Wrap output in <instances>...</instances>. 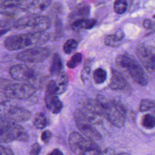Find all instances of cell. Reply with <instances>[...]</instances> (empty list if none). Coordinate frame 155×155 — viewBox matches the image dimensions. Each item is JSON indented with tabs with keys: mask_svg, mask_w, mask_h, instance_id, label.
Returning <instances> with one entry per match:
<instances>
[{
	"mask_svg": "<svg viewBox=\"0 0 155 155\" xmlns=\"http://www.w3.org/2000/svg\"><path fill=\"white\" fill-rule=\"evenodd\" d=\"M63 62L59 54L56 53L52 58L50 67V73L53 76H57L62 72Z\"/></svg>",
	"mask_w": 155,
	"mask_h": 155,
	"instance_id": "cell-19",
	"label": "cell"
},
{
	"mask_svg": "<svg viewBox=\"0 0 155 155\" xmlns=\"http://www.w3.org/2000/svg\"><path fill=\"white\" fill-rule=\"evenodd\" d=\"M78 45V42L73 39H69L65 41L63 45V50L65 54H70L73 53Z\"/></svg>",
	"mask_w": 155,
	"mask_h": 155,
	"instance_id": "cell-24",
	"label": "cell"
},
{
	"mask_svg": "<svg viewBox=\"0 0 155 155\" xmlns=\"http://www.w3.org/2000/svg\"><path fill=\"white\" fill-rule=\"evenodd\" d=\"M109 86L113 90H124L128 86V82L123 75L116 70H112Z\"/></svg>",
	"mask_w": 155,
	"mask_h": 155,
	"instance_id": "cell-15",
	"label": "cell"
},
{
	"mask_svg": "<svg viewBox=\"0 0 155 155\" xmlns=\"http://www.w3.org/2000/svg\"><path fill=\"white\" fill-rule=\"evenodd\" d=\"M90 12V8L87 5H83L82 7H79L77 10H75L73 16L76 17H87L88 16Z\"/></svg>",
	"mask_w": 155,
	"mask_h": 155,
	"instance_id": "cell-28",
	"label": "cell"
},
{
	"mask_svg": "<svg viewBox=\"0 0 155 155\" xmlns=\"http://www.w3.org/2000/svg\"><path fill=\"white\" fill-rule=\"evenodd\" d=\"M51 137V133L48 130L43 131L41 135V139L42 141L45 143H47L49 141Z\"/></svg>",
	"mask_w": 155,
	"mask_h": 155,
	"instance_id": "cell-31",
	"label": "cell"
},
{
	"mask_svg": "<svg viewBox=\"0 0 155 155\" xmlns=\"http://www.w3.org/2000/svg\"><path fill=\"white\" fill-rule=\"evenodd\" d=\"M50 50L47 47H34L24 50L16 55V58L20 61L28 63L41 62L45 61L50 55Z\"/></svg>",
	"mask_w": 155,
	"mask_h": 155,
	"instance_id": "cell-8",
	"label": "cell"
},
{
	"mask_svg": "<svg viewBox=\"0 0 155 155\" xmlns=\"http://www.w3.org/2000/svg\"><path fill=\"white\" fill-rule=\"evenodd\" d=\"M50 25V19L48 16L41 15L20 18L15 24L14 27L18 30H29L31 33H42L49 28Z\"/></svg>",
	"mask_w": 155,
	"mask_h": 155,
	"instance_id": "cell-5",
	"label": "cell"
},
{
	"mask_svg": "<svg viewBox=\"0 0 155 155\" xmlns=\"http://www.w3.org/2000/svg\"><path fill=\"white\" fill-rule=\"evenodd\" d=\"M116 65L128 73L137 84L145 86L148 84L147 76L140 64L133 57L127 54H119L116 58Z\"/></svg>",
	"mask_w": 155,
	"mask_h": 155,
	"instance_id": "cell-3",
	"label": "cell"
},
{
	"mask_svg": "<svg viewBox=\"0 0 155 155\" xmlns=\"http://www.w3.org/2000/svg\"><path fill=\"white\" fill-rule=\"evenodd\" d=\"M29 1H1L0 2L1 13L13 15L21 10H26Z\"/></svg>",
	"mask_w": 155,
	"mask_h": 155,
	"instance_id": "cell-13",
	"label": "cell"
},
{
	"mask_svg": "<svg viewBox=\"0 0 155 155\" xmlns=\"http://www.w3.org/2000/svg\"><path fill=\"white\" fill-rule=\"evenodd\" d=\"M153 18H155V15L153 16ZM151 29L153 30H155V21L154 22H153V25H152V27H151Z\"/></svg>",
	"mask_w": 155,
	"mask_h": 155,
	"instance_id": "cell-37",
	"label": "cell"
},
{
	"mask_svg": "<svg viewBox=\"0 0 155 155\" xmlns=\"http://www.w3.org/2000/svg\"><path fill=\"white\" fill-rule=\"evenodd\" d=\"M99 152L100 151L97 146H96L87 149L83 153L82 155H98Z\"/></svg>",
	"mask_w": 155,
	"mask_h": 155,
	"instance_id": "cell-32",
	"label": "cell"
},
{
	"mask_svg": "<svg viewBox=\"0 0 155 155\" xmlns=\"http://www.w3.org/2000/svg\"><path fill=\"white\" fill-rule=\"evenodd\" d=\"M114 151L111 148H107L99 152L98 155H114Z\"/></svg>",
	"mask_w": 155,
	"mask_h": 155,
	"instance_id": "cell-34",
	"label": "cell"
},
{
	"mask_svg": "<svg viewBox=\"0 0 155 155\" xmlns=\"http://www.w3.org/2000/svg\"><path fill=\"white\" fill-rule=\"evenodd\" d=\"M124 33L121 30H120L117 31L116 34H112L106 36L104 39V42L105 45L111 47H116L120 45V41L124 38Z\"/></svg>",
	"mask_w": 155,
	"mask_h": 155,
	"instance_id": "cell-20",
	"label": "cell"
},
{
	"mask_svg": "<svg viewBox=\"0 0 155 155\" xmlns=\"http://www.w3.org/2000/svg\"><path fill=\"white\" fill-rule=\"evenodd\" d=\"M74 117L78 128L87 137V139L93 141L98 140L101 139V134L93 126V124L79 117L74 116Z\"/></svg>",
	"mask_w": 155,
	"mask_h": 155,
	"instance_id": "cell-14",
	"label": "cell"
},
{
	"mask_svg": "<svg viewBox=\"0 0 155 155\" xmlns=\"http://www.w3.org/2000/svg\"><path fill=\"white\" fill-rule=\"evenodd\" d=\"M95 19H80L75 20L71 24V29L74 31H80L84 29H91L96 24Z\"/></svg>",
	"mask_w": 155,
	"mask_h": 155,
	"instance_id": "cell-18",
	"label": "cell"
},
{
	"mask_svg": "<svg viewBox=\"0 0 155 155\" xmlns=\"http://www.w3.org/2000/svg\"><path fill=\"white\" fill-rule=\"evenodd\" d=\"M136 53L145 70L150 73L155 72V47L142 43L136 47Z\"/></svg>",
	"mask_w": 155,
	"mask_h": 155,
	"instance_id": "cell-7",
	"label": "cell"
},
{
	"mask_svg": "<svg viewBox=\"0 0 155 155\" xmlns=\"http://www.w3.org/2000/svg\"><path fill=\"white\" fill-rule=\"evenodd\" d=\"M41 151L40 145L36 142L32 145L29 152V155H38Z\"/></svg>",
	"mask_w": 155,
	"mask_h": 155,
	"instance_id": "cell-30",
	"label": "cell"
},
{
	"mask_svg": "<svg viewBox=\"0 0 155 155\" xmlns=\"http://www.w3.org/2000/svg\"><path fill=\"white\" fill-rule=\"evenodd\" d=\"M33 126L37 129H43L48 125V120L46 116L42 112L37 113L33 119Z\"/></svg>",
	"mask_w": 155,
	"mask_h": 155,
	"instance_id": "cell-21",
	"label": "cell"
},
{
	"mask_svg": "<svg viewBox=\"0 0 155 155\" xmlns=\"http://www.w3.org/2000/svg\"><path fill=\"white\" fill-rule=\"evenodd\" d=\"M0 155H14V153L9 147L1 145L0 148Z\"/></svg>",
	"mask_w": 155,
	"mask_h": 155,
	"instance_id": "cell-33",
	"label": "cell"
},
{
	"mask_svg": "<svg viewBox=\"0 0 155 155\" xmlns=\"http://www.w3.org/2000/svg\"><path fill=\"white\" fill-rule=\"evenodd\" d=\"M155 108V100L144 99L140 101L139 110L140 111H147Z\"/></svg>",
	"mask_w": 155,
	"mask_h": 155,
	"instance_id": "cell-25",
	"label": "cell"
},
{
	"mask_svg": "<svg viewBox=\"0 0 155 155\" xmlns=\"http://www.w3.org/2000/svg\"><path fill=\"white\" fill-rule=\"evenodd\" d=\"M44 101L47 108L53 114H58L63 108V104L58 95L45 93Z\"/></svg>",
	"mask_w": 155,
	"mask_h": 155,
	"instance_id": "cell-16",
	"label": "cell"
},
{
	"mask_svg": "<svg viewBox=\"0 0 155 155\" xmlns=\"http://www.w3.org/2000/svg\"><path fill=\"white\" fill-rule=\"evenodd\" d=\"M29 136L22 126L1 117L0 140L1 143H8L14 140L27 142Z\"/></svg>",
	"mask_w": 155,
	"mask_h": 155,
	"instance_id": "cell-4",
	"label": "cell"
},
{
	"mask_svg": "<svg viewBox=\"0 0 155 155\" xmlns=\"http://www.w3.org/2000/svg\"><path fill=\"white\" fill-rule=\"evenodd\" d=\"M48 155H63V154L59 149L55 148L52 150Z\"/></svg>",
	"mask_w": 155,
	"mask_h": 155,
	"instance_id": "cell-36",
	"label": "cell"
},
{
	"mask_svg": "<svg viewBox=\"0 0 155 155\" xmlns=\"http://www.w3.org/2000/svg\"><path fill=\"white\" fill-rule=\"evenodd\" d=\"M107 72L102 68H97L93 71V79L94 82L97 84H101L104 83L107 79Z\"/></svg>",
	"mask_w": 155,
	"mask_h": 155,
	"instance_id": "cell-22",
	"label": "cell"
},
{
	"mask_svg": "<svg viewBox=\"0 0 155 155\" xmlns=\"http://www.w3.org/2000/svg\"><path fill=\"white\" fill-rule=\"evenodd\" d=\"M68 79L65 73L62 72L47 84L45 93L59 95L64 93L68 87Z\"/></svg>",
	"mask_w": 155,
	"mask_h": 155,
	"instance_id": "cell-12",
	"label": "cell"
},
{
	"mask_svg": "<svg viewBox=\"0 0 155 155\" xmlns=\"http://www.w3.org/2000/svg\"><path fill=\"white\" fill-rule=\"evenodd\" d=\"M31 112L27 109L19 106L10 105L5 108L4 115H1L2 117L15 122H25L30 119Z\"/></svg>",
	"mask_w": 155,
	"mask_h": 155,
	"instance_id": "cell-10",
	"label": "cell"
},
{
	"mask_svg": "<svg viewBox=\"0 0 155 155\" xmlns=\"http://www.w3.org/2000/svg\"><path fill=\"white\" fill-rule=\"evenodd\" d=\"M82 59V55L81 53H76L74 54L70 59L67 62V66L69 68H74L81 64Z\"/></svg>",
	"mask_w": 155,
	"mask_h": 155,
	"instance_id": "cell-26",
	"label": "cell"
},
{
	"mask_svg": "<svg viewBox=\"0 0 155 155\" xmlns=\"http://www.w3.org/2000/svg\"><path fill=\"white\" fill-rule=\"evenodd\" d=\"M153 22L148 19H145L143 22V27L146 29H151Z\"/></svg>",
	"mask_w": 155,
	"mask_h": 155,
	"instance_id": "cell-35",
	"label": "cell"
},
{
	"mask_svg": "<svg viewBox=\"0 0 155 155\" xmlns=\"http://www.w3.org/2000/svg\"><path fill=\"white\" fill-rule=\"evenodd\" d=\"M51 1L48 0H36L30 1L26 11L31 14H39L44 12L50 4Z\"/></svg>",
	"mask_w": 155,
	"mask_h": 155,
	"instance_id": "cell-17",
	"label": "cell"
},
{
	"mask_svg": "<svg viewBox=\"0 0 155 155\" xmlns=\"http://www.w3.org/2000/svg\"><path fill=\"white\" fill-rule=\"evenodd\" d=\"M113 8L114 12L117 14L125 13L127 9V3L125 1L117 0L114 2Z\"/></svg>",
	"mask_w": 155,
	"mask_h": 155,
	"instance_id": "cell-27",
	"label": "cell"
},
{
	"mask_svg": "<svg viewBox=\"0 0 155 155\" xmlns=\"http://www.w3.org/2000/svg\"><path fill=\"white\" fill-rule=\"evenodd\" d=\"M142 125L147 129H152L155 127V117L151 114L143 116L141 120Z\"/></svg>",
	"mask_w": 155,
	"mask_h": 155,
	"instance_id": "cell-23",
	"label": "cell"
},
{
	"mask_svg": "<svg viewBox=\"0 0 155 155\" xmlns=\"http://www.w3.org/2000/svg\"><path fill=\"white\" fill-rule=\"evenodd\" d=\"M36 91V87L30 84H11L4 90L6 97L15 100L26 99L33 96Z\"/></svg>",
	"mask_w": 155,
	"mask_h": 155,
	"instance_id": "cell-6",
	"label": "cell"
},
{
	"mask_svg": "<svg viewBox=\"0 0 155 155\" xmlns=\"http://www.w3.org/2000/svg\"><path fill=\"white\" fill-rule=\"evenodd\" d=\"M48 40V36L47 33L30 32L9 36L5 39L4 45L7 50L15 51L32 45L42 44Z\"/></svg>",
	"mask_w": 155,
	"mask_h": 155,
	"instance_id": "cell-2",
	"label": "cell"
},
{
	"mask_svg": "<svg viewBox=\"0 0 155 155\" xmlns=\"http://www.w3.org/2000/svg\"><path fill=\"white\" fill-rule=\"evenodd\" d=\"M91 61L90 59H87L84 65V69L82 71V79L87 77L91 71Z\"/></svg>",
	"mask_w": 155,
	"mask_h": 155,
	"instance_id": "cell-29",
	"label": "cell"
},
{
	"mask_svg": "<svg viewBox=\"0 0 155 155\" xmlns=\"http://www.w3.org/2000/svg\"><path fill=\"white\" fill-rule=\"evenodd\" d=\"M103 117L106 118L112 125L116 127H122L125 122L127 109L119 100H108L104 96L99 95L96 97Z\"/></svg>",
	"mask_w": 155,
	"mask_h": 155,
	"instance_id": "cell-1",
	"label": "cell"
},
{
	"mask_svg": "<svg viewBox=\"0 0 155 155\" xmlns=\"http://www.w3.org/2000/svg\"><path fill=\"white\" fill-rule=\"evenodd\" d=\"M114 155H130V154L127 153H118V154H114Z\"/></svg>",
	"mask_w": 155,
	"mask_h": 155,
	"instance_id": "cell-38",
	"label": "cell"
},
{
	"mask_svg": "<svg viewBox=\"0 0 155 155\" xmlns=\"http://www.w3.org/2000/svg\"><path fill=\"white\" fill-rule=\"evenodd\" d=\"M9 73L13 79L19 81H30L36 79L34 70L24 64L13 65L10 68Z\"/></svg>",
	"mask_w": 155,
	"mask_h": 155,
	"instance_id": "cell-11",
	"label": "cell"
},
{
	"mask_svg": "<svg viewBox=\"0 0 155 155\" xmlns=\"http://www.w3.org/2000/svg\"><path fill=\"white\" fill-rule=\"evenodd\" d=\"M68 140L71 150L78 155H82L87 149L97 146L94 141L84 137L76 131L71 132L70 134Z\"/></svg>",
	"mask_w": 155,
	"mask_h": 155,
	"instance_id": "cell-9",
	"label": "cell"
}]
</instances>
